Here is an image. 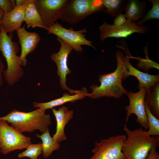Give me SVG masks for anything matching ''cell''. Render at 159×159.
<instances>
[{"label":"cell","instance_id":"1","mask_svg":"<svg viewBox=\"0 0 159 159\" xmlns=\"http://www.w3.org/2000/svg\"><path fill=\"white\" fill-rule=\"evenodd\" d=\"M117 67L113 72L100 74L99 77V86L93 84L90 87L92 92L87 93V96L92 99H97L103 97H121L128 92L123 87L122 83L123 74L126 68L127 56L118 50L115 53Z\"/></svg>","mask_w":159,"mask_h":159},{"label":"cell","instance_id":"2","mask_svg":"<svg viewBox=\"0 0 159 159\" xmlns=\"http://www.w3.org/2000/svg\"><path fill=\"white\" fill-rule=\"evenodd\" d=\"M45 111L38 108L33 111L26 112L15 109L6 115L0 117V120L6 121L11 126L20 132H33L39 130L42 133L49 129L52 124L51 118Z\"/></svg>","mask_w":159,"mask_h":159},{"label":"cell","instance_id":"3","mask_svg":"<svg viewBox=\"0 0 159 159\" xmlns=\"http://www.w3.org/2000/svg\"><path fill=\"white\" fill-rule=\"evenodd\" d=\"M123 130L127 137L122 151L126 159H147L151 150L159 146V138L149 135L141 127L131 130L125 125Z\"/></svg>","mask_w":159,"mask_h":159},{"label":"cell","instance_id":"4","mask_svg":"<svg viewBox=\"0 0 159 159\" xmlns=\"http://www.w3.org/2000/svg\"><path fill=\"white\" fill-rule=\"evenodd\" d=\"M12 33L8 35L1 26L0 33V51L5 57L7 64L4 70L3 77L8 85L12 86L22 77L24 71L19 56L18 44L12 40Z\"/></svg>","mask_w":159,"mask_h":159},{"label":"cell","instance_id":"5","mask_svg":"<svg viewBox=\"0 0 159 159\" xmlns=\"http://www.w3.org/2000/svg\"><path fill=\"white\" fill-rule=\"evenodd\" d=\"M105 10L102 0H68L61 19L75 24L95 12Z\"/></svg>","mask_w":159,"mask_h":159},{"label":"cell","instance_id":"6","mask_svg":"<svg viewBox=\"0 0 159 159\" xmlns=\"http://www.w3.org/2000/svg\"><path fill=\"white\" fill-rule=\"evenodd\" d=\"M31 144L30 137L9 126L6 121L0 120L1 153L6 155L16 150H23Z\"/></svg>","mask_w":159,"mask_h":159},{"label":"cell","instance_id":"7","mask_svg":"<svg viewBox=\"0 0 159 159\" xmlns=\"http://www.w3.org/2000/svg\"><path fill=\"white\" fill-rule=\"evenodd\" d=\"M126 138L125 135H118L107 139L101 138L99 143L96 141L92 150L93 154L90 159H126L122 151Z\"/></svg>","mask_w":159,"mask_h":159},{"label":"cell","instance_id":"8","mask_svg":"<svg viewBox=\"0 0 159 159\" xmlns=\"http://www.w3.org/2000/svg\"><path fill=\"white\" fill-rule=\"evenodd\" d=\"M45 29L49 34L57 36L70 45L77 52L82 51V45H87L96 49L92 44V42L85 38L84 33L87 32L85 29L78 31L67 29L57 22L51 26L45 27Z\"/></svg>","mask_w":159,"mask_h":159},{"label":"cell","instance_id":"9","mask_svg":"<svg viewBox=\"0 0 159 159\" xmlns=\"http://www.w3.org/2000/svg\"><path fill=\"white\" fill-rule=\"evenodd\" d=\"M99 29L100 39L102 42L108 38H125L135 33L145 34L149 31L147 26L129 20H127L125 24L120 26L104 21Z\"/></svg>","mask_w":159,"mask_h":159},{"label":"cell","instance_id":"10","mask_svg":"<svg viewBox=\"0 0 159 159\" xmlns=\"http://www.w3.org/2000/svg\"><path fill=\"white\" fill-rule=\"evenodd\" d=\"M57 39L60 43V48L58 52L52 53L50 56V58L57 65V74L59 77L61 87L63 90L68 91L70 95H73L80 90L70 89L66 85V75L71 72V71L68 66V57L73 49L70 45L59 37H57Z\"/></svg>","mask_w":159,"mask_h":159},{"label":"cell","instance_id":"11","mask_svg":"<svg viewBox=\"0 0 159 159\" xmlns=\"http://www.w3.org/2000/svg\"><path fill=\"white\" fill-rule=\"evenodd\" d=\"M68 0H34L45 27L52 25L61 19Z\"/></svg>","mask_w":159,"mask_h":159},{"label":"cell","instance_id":"12","mask_svg":"<svg viewBox=\"0 0 159 159\" xmlns=\"http://www.w3.org/2000/svg\"><path fill=\"white\" fill-rule=\"evenodd\" d=\"M137 92H128L127 95L129 100V104L125 109L127 111L125 120L127 122L128 119L132 114L137 117L136 122L146 130L148 129L147 117L145 107V97L146 90L141 88Z\"/></svg>","mask_w":159,"mask_h":159},{"label":"cell","instance_id":"13","mask_svg":"<svg viewBox=\"0 0 159 159\" xmlns=\"http://www.w3.org/2000/svg\"><path fill=\"white\" fill-rule=\"evenodd\" d=\"M26 26L23 25L16 31L21 47V54L19 57L23 66L26 65L27 56L35 50L41 39L38 33L27 31Z\"/></svg>","mask_w":159,"mask_h":159},{"label":"cell","instance_id":"14","mask_svg":"<svg viewBox=\"0 0 159 159\" xmlns=\"http://www.w3.org/2000/svg\"><path fill=\"white\" fill-rule=\"evenodd\" d=\"M31 0H26L24 3L16 5L11 11L4 13L2 18L1 26L7 33H12L21 27L24 21L25 9Z\"/></svg>","mask_w":159,"mask_h":159},{"label":"cell","instance_id":"15","mask_svg":"<svg viewBox=\"0 0 159 159\" xmlns=\"http://www.w3.org/2000/svg\"><path fill=\"white\" fill-rule=\"evenodd\" d=\"M130 55H126V68L123 74L122 80L125 79L130 75L136 77L139 81V83L138 88L139 90L143 88L146 90L158 82V74L151 75L144 73L134 67L129 61Z\"/></svg>","mask_w":159,"mask_h":159},{"label":"cell","instance_id":"16","mask_svg":"<svg viewBox=\"0 0 159 159\" xmlns=\"http://www.w3.org/2000/svg\"><path fill=\"white\" fill-rule=\"evenodd\" d=\"M55 117L57 122L56 130L52 137L56 142H60L67 139L64 129L66 125L73 117V111L69 110L67 108L63 106L60 107L58 110L55 108L52 109Z\"/></svg>","mask_w":159,"mask_h":159},{"label":"cell","instance_id":"17","mask_svg":"<svg viewBox=\"0 0 159 159\" xmlns=\"http://www.w3.org/2000/svg\"><path fill=\"white\" fill-rule=\"evenodd\" d=\"M87 89L83 87L79 92L74 95H71L65 93L61 97L47 102H34L33 103V106L34 107L40 108L45 110L48 109H52L68 102H74L76 101L82 100L87 97Z\"/></svg>","mask_w":159,"mask_h":159},{"label":"cell","instance_id":"18","mask_svg":"<svg viewBox=\"0 0 159 159\" xmlns=\"http://www.w3.org/2000/svg\"><path fill=\"white\" fill-rule=\"evenodd\" d=\"M146 9L145 1L129 0L127 1L125 15L127 20L138 22L145 15Z\"/></svg>","mask_w":159,"mask_h":159},{"label":"cell","instance_id":"19","mask_svg":"<svg viewBox=\"0 0 159 159\" xmlns=\"http://www.w3.org/2000/svg\"><path fill=\"white\" fill-rule=\"evenodd\" d=\"M24 21L26 22L27 27L28 28L31 27L33 28L38 27L44 29L45 28L34 0H31L26 7Z\"/></svg>","mask_w":159,"mask_h":159},{"label":"cell","instance_id":"20","mask_svg":"<svg viewBox=\"0 0 159 159\" xmlns=\"http://www.w3.org/2000/svg\"><path fill=\"white\" fill-rule=\"evenodd\" d=\"M145 97L146 103L151 113L159 118V83H157L146 90Z\"/></svg>","mask_w":159,"mask_h":159},{"label":"cell","instance_id":"21","mask_svg":"<svg viewBox=\"0 0 159 159\" xmlns=\"http://www.w3.org/2000/svg\"><path fill=\"white\" fill-rule=\"evenodd\" d=\"M36 137L41 139L42 141V154L43 156L47 158L51 156L53 152L58 149L60 146L59 143L55 142L50 136L49 129L42 133L41 135L36 134Z\"/></svg>","mask_w":159,"mask_h":159},{"label":"cell","instance_id":"22","mask_svg":"<svg viewBox=\"0 0 159 159\" xmlns=\"http://www.w3.org/2000/svg\"><path fill=\"white\" fill-rule=\"evenodd\" d=\"M127 0H102L104 12L115 18L125 11Z\"/></svg>","mask_w":159,"mask_h":159},{"label":"cell","instance_id":"23","mask_svg":"<svg viewBox=\"0 0 159 159\" xmlns=\"http://www.w3.org/2000/svg\"><path fill=\"white\" fill-rule=\"evenodd\" d=\"M144 102L149 129L147 132L150 136L158 138L159 135V120L153 115L145 101Z\"/></svg>","mask_w":159,"mask_h":159},{"label":"cell","instance_id":"24","mask_svg":"<svg viewBox=\"0 0 159 159\" xmlns=\"http://www.w3.org/2000/svg\"><path fill=\"white\" fill-rule=\"evenodd\" d=\"M26 148L25 150L18 154L19 158L27 157L31 159H37L42 153V145L41 143L36 144L31 143Z\"/></svg>","mask_w":159,"mask_h":159},{"label":"cell","instance_id":"25","mask_svg":"<svg viewBox=\"0 0 159 159\" xmlns=\"http://www.w3.org/2000/svg\"><path fill=\"white\" fill-rule=\"evenodd\" d=\"M148 44L147 43L146 46L143 49L144 52L146 54L145 58H142L140 57H134L131 56V58L138 59L139 60V63L137 64L138 68L144 69L145 70H148L152 68H156L159 69V64L152 61L149 58L148 54Z\"/></svg>","mask_w":159,"mask_h":159},{"label":"cell","instance_id":"26","mask_svg":"<svg viewBox=\"0 0 159 159\" xmlns=\"http://www.w3.org/2000/svg\"><path fill=\"white\" fill-rule=\"evenodd\" d=\"M148 1L152 3V7L142 19L137 22L140 24H144L146 21L152 19H159V0H149Z\"/></svg>","mask_w":159,"mask_h":159},{"label":"cell","instance_id":"27","mask_svg":"<svg viewBox=\"0 0 159 159\" xmlns=\"http://www.w3.org/2000/svg\"><path fill=\"white\" fill-rule=\"evenodd\" d=\"M16 6L15 0H0V7L4 13L11 11Z\"/></svg>","mask_w":159,"mask_h":159},{"label":"cell","instance_id":"28","mask_svg":"<svg viewBox=\"0 0 159 159\" xmlns=\"http://www.w3.org/2000/svg\"><path fill=\"white\" fill-rule=\"evenodd\" d=\"M127 21L125 14H121L115 17L114 20V25L117 26H120L125 24Z\"/></svg>","mask_w":159,"mask_h":159},{"label":"cell","instance_id":"29","mask_svg":"<svg viewBox=\"0 0 159 159\" xmlns=\"http://www.w3.org/2000/svg\"><path fill=\"white\" fill-rule=\"evenodd\" d=\"M147 159H159V155L156 151V148L151 150Z\"/></svg>","mask_w":159,"mask_h":159},{"label":"cell","instance_id":"30","mask_svg":"<svg viewBox=\"0 0 159 159\" xmlns=\"http://www.w3.org/2000/svg\"><path fill=\"white\" fill-rule=\"evenodd\" d=\"M4 65L0 58V87L1 86L3 82V72Z\"/></svg>","mask_w":159,"mask_h":159},{"label":"cell","instance_id":"31","mask_svg":"<svg viewBox=\"0 0 159 159\" xmlns=\"http://www.w3.org/2000/svg\"><path fill=\"white\" fill-rule=\"evenodd\" d=\"M4 13L3 11L0 7V33L1 28V21L2 18Z\"/></svg>","mask_w":159,"mask_h":159},{"label":"cell","instance_id":"32","mask_svg":"<svg viewBox=\"0 0 159 159\" xmlns=\"http://www.w3.org/2000/svg\"><path fill=\"white\" fill-rule=\"evenodd\" d=\"M0 153H1V152H0Z\"/></svg>","mask_w":159,"mask_h":159}]
</instances>
